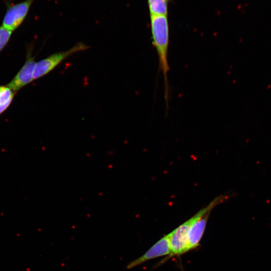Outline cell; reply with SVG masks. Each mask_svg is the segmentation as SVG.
<instances>
[{
	"label": "cell",
	"instance_id": "ba28073f",
	"mask_svg": "<svg viewBox=\"0 0 271 271\" xmlns=\"http://www.w3.org/2000/svg\"><path fill=\"white\" fill-rule=\"evenodd\" d=\"M170 0H148L150 15H167Z\"/></svg>",
	"mask_w": 271,
	"mask_h": 271
},
{
	"label": "cell",
	"instance_id": "6da1fadb",
	"mask_svg": "<svg viewBox=\"0 0 271 271\" xmlns=\"http://www.w3.org/2000/svg\"><path fill=\"white\" fill-rule=\"evenodd\" d=\"M153 45L159 57V67L165 80V99L168 98L167 74L169 70L168 53L169 44V26L167 15H150Z\"/></svg>",
	"mask_w": 271,
	"mask_h": 271
},
{
	"label": "cell",
	"instance_id": "30bf717a",
	"mask_svg": "<svg viewBox=\"0 0 271 271\" xmlns=\"http://www.w3.org/2000/svg\"><path fill=\"white\" fill-rule=\"evenodd\" d=\"M12 35V31H10L3 27H0V51L7 45L9 42Z\"/></svg>",
	"mask_w": 271,
	"mask_h": 271
},
{
	"label": "cell",
	"instance_id": "3957f363",
	"mask_svg": "<svg viewBox=\"0 0 271 271\" xmlns=\"http://www.w3.org/2000/svg\"><path fill=\"white\" fill-rule=\"evenodd\" d=\"M89 48L88 45L79 42L66 51L56 53L36 63L33 79H36L45 75L73 54L85 51Z\"/></svg>",
	"mask_w": 271,
	"mask_h": 271
},
{
	"label": "cell",
	"instance_id": "9c48e42d",
	"mask_svg": "<svg viewBox=\"0 0 271 271\" xmlns=\"http://www.w3.org/2000/svg\"><path fill=\"white\" fill-rule=\"evenodd\" d=\"M14 96V92L8 86H2L0 89V114L10 104Z\"/></svg>",
	"mask_w": 271,
	"mask_h": 271
},
{
	"label": "cell",
	"instance_id": "5b68a950",
	"mask_svg": "<svg viewBox=\"0 0 271 271\" xmlns=\"http://www.w3.org/2000/svg\"><path fill=\"white\" fill-rule=\"evenodd\" d=\"M191 223L190 218L169 233L170 255H182L189 251L188 232Z\"/></svg>",
	"mask_w": 271,
	"mask_h": 271
},
{
	"label": "cell",
	"instance_id": "7a4b0ae2",
	"mask_svg": "<svg viewBox=\"0 0 271 271\" xmlns=\"http://www.w3.org/2000/svg\"><path fill=\"white\" fill-rule=\"evenodd\" d=\"M225 199V196L217 197L191 218V223L188 232L189 251L198 246L204 234L211 210Z\"/></svg>",
	"mask_w": 271,
	"mask_h": 271
},
{
	"label": "cell",
	"instance_id": "52a82bcc",
	"mask_svg": "<svg viewBox=\"0 0 271 271\" xmlns=\"http://www.w3.org/2000/svg\"><path fill=\"white\" fill-rule=\"evenodd\" d=\"M35 64L34 59L30 55H28L25 64L7 86L13 91H18L31 82L33 80Z\"/></svg>",
	"mask_w": 271,
	"mask_h": 271
},
{
	"label": "cell",
	"instance_id": "277c9868",
	"mask_svg": "<svg viewBox=\"0 0 271 271\" xmlns=\"http://www.w3.org/2000/svg\"><path fill=\"white\" fill-rule=\"evenodd\" d=\"M35 1L25 0L15 4L7 3L2 26L12 32L17 29L25 20Z\"/></svg>",
	"mask_w": 271,
	"mask_h": 271
},
{
	"label": "cell",
	"instance_id": "8992f818",
	"mask_svg": "<svg viewBox=\"0 0 271 271\" xmlns=\"http://www.w3.org/2000/svg\"><path fill=\"white\" fill-rule=\"evenodd\" d=\"M170 234L164 236L143 255L130 262L126 266L130 269L150 260L170 254Z\"/></svg>",
	"mask_w": 271,
	"mask_h": 271
},
{
	"label": "cell",
	"instance_id": "8fae6325",
	"mask_svg": "<svg viewBox=\"0 0 271 271\" xmlns=\"http://www.w3.org/2000/svg\"><path fill=\"white\" fill-rule=\"evenodd\" d=\"M1 87H2V86H0V89H1Z\"/></svg>",
	"mask_w": 271,
	"mask_h": 271
}]
</instances>
